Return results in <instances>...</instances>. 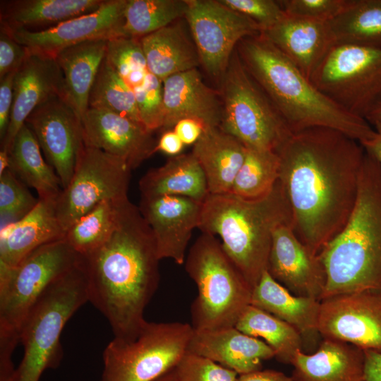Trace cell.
<instances>
[{
  "mask_svg": "<svg viewBox=\"0 0 381 381\" xmlns=\"http://www.w3.org/2000/svg\"><path fill=\"white\" fill-rule=\"evenodd\" d=\"M193 333L187 323L149 322L135 339L113 338L105 347L100 381H153L173 368Z\"/></svg>",
  "mask_w": 381,
  "mask_h": 381,
  "instance_id": "obj_10",
  "label": "cell"
},
{
  "mask_svg": "<svg viewBox=\"0 0 381 381\" xmlns=\"http://www.w3.org/2000/svg\"><path fill=\"white\" fill-rule=\"evenodd\" d=\"M81 256L88 301L107 318L114 338L135 339L158 287L160 260L152 230L139 207L124 200L109 238Z\"/></svg>",
  "mask_w": 381,
  "mask_h": 381,
  "instance_id": "obj_2",
  "label": "cell"
},
{
  "mask_svg": "<svg viewBox=\"0 0 381 381\" xmlns=\"http://www.w3.org/2000/svg\"><path fill=\"white\" fill-rule=\"evenodd\" d=\"M83 143L118 157L131 169L155 153L156 143L141 123L111 111L88 108L82 119Z\"/></svg>",
  "mask_w": 381,
  "mask_h": 381,
  "instance_id": "obj_19",
  "label": "cell"
},
{
  "mask_svg": "<svg viewBox=\"0 0 381 381\" xmlns=\"http://www.w3.org/2000/svg\"><path fill=\"white\" fill-rule=\"evenodd\" d=\"M127 198L99 203L67 229L64 239L80 255L94 251L111 236L121 204Z\"/></svg>",
  "mask_w": 381,
  "mask_h": 381,
  "instance_id": "obj_35",
  "label": "cell"
},
{
  "mask_svg": "<svg viewBox=\"0 0 381 381\" xmlns=\"http://www.w3.org/2000/svg\"><path fill=\"white\" fill-rule=\"evenodd\" d=\"M250 305L295 328L302 337L303 349H312L318 343L320 300L293 294L265 271L253 289Z\"/></svg>",
  "mask_w": 381,
  "mask_h": 381,
  "instance_id": "obj_25",
  "label": "cell"
},
{
  "mask_svg": "<svg viewBox=\"0 0 381 381\" xmlns=\"http://www.w3.org/2000/svg\"><path fill=\"white\" fill-rule=\"evenodd\" d=\"M241 332L255 338H262L274 353V357L291 364L298 351H303L299 332L274 315L250 305L235 326Z\"/></svg>",
  "mask_w": 381,
  "mask_h": 381,
  "instance_id": "obj_34",
  "label": "cell"
},
{
  "mask_svg": "<svg viewBox=\"0 0 381 381\" xmlns=\"http://www.w3.org/2000/svg\"><path fill=\"white\" fill-rule=\"evenodd\" d=\"M246 152L241 141L219 126L205 128L192 154L204 171L209 194L231 192Z\"/></svg>",
  "mask_w": 381,
  "mask_h": 381,
  "instance_id": "obj_28",
  "label": "cell"
},
{
  "mask_svg": "<svg viewBox=\"0 0 381 381\" xmlns=\"http://www.w3.org/2000/svg\"><path fill=\"white\" fill-rule=\"evenodd\" d=\"M220 128L247 149L276 152L292 135L273 104L234 52L220 80Z\"/></svg>",
  "mask_w": 381,
  "mask_h": 381,
  "instance_id": "obj_9",
  "label": "cell"
},
{
  "mask_svg": "<svg viewBox=\"0 0 381 381\" xmlns=\"http://www.w3.org/2000/svg\"><path fill=\"white\" fill-rule=\"evenodd\" d=\"M267 272L293 294L321 300L326 283L324 267L318 255L296 236L291 224L274 230Z\"/></svg>",
  "mask_w": 381,
  "mask_h": 381,
  "instance_id": "obj_18",
  "label": "cell"
},
{
  "mask_svg": "<svg viewBox=\"0 0 381 381\" xmlns=\"http://www.w3.org/2000/svg\"><path fill=\"white\" fill-rule=\"evenodd\" d=\"M88 108L111 111L142 124L133 90L106 56L92 86Z\"/></svg>",
  "mask_w": 381,
  "mask_h": 381,
  "instance_id": "obj_38",
  "label": "cell"
},
{
  "mask_svg": "<svg viewBox=\"0 0 381 381\" xmlns=\"http://www.w3.org/2000/svg\"><path fill=\"white\" fill-rule=\"evenodd\" d=\"M105 0H4L0 29L40 32L69 19L92 13Z\"/></svg>",
  "mask_w": 381,
  "mask_h": 381,
  "instance_id": "obj_27",
  "label": "cell"
},
{
  "mask_svg": "<svg viewBox=\"0 0 381 381\" xmlns=\"http://www.w3.org/2000/svg\"><path fill=\"white\" fill-rule=\"evenodd\" d=\"M65 239L45 244L18 265H0V351L13 353L21 325L46 290L81 261Z\"/></svg>",
  "mask_w": 381,
  "mask_h": 381,
  "instance_id": "obj_8",
  "label": "cell"
},
{
  "mask_svg": "<svg viewBox=\"0 0 381 381\" xmlns=\"http://www.w3.org/2000/svg\"><path fill=\"white\" fill-rule=\"evenodd\" d=\"M9 159L8 169L23 183L34 188L39 199L55 202L62 190L59 177L44 160L40 145L25 123L13 140Z\"/></svg>",
  "mask_w": 381,
  "mask_h": 381,
  "instance_id": "obj_32",
  "label": "cell"
},
{
  "mask_svg": "<svg viewBox=\"0 0 381 381\" xmlns=\"http://www.w3.org/2000/svg\"><path fill=\"white\" fill-rule=\"evenodd\" d=\"M107 41L90 40L67 47L55 58L64 76V99L82 119L90 92L106 56Z\"/></svg>",
  "mask_w": 381,
  "mask_h": 381,
  "instance_id": "obj_29",
  "label": "cell"
},
{
  "mask_svg": "<svg viewBox=\"0 0 381 381\" xmlns=\"http://www.w3.org/2000/svg\"><path fill=\"white\" fill-rule=\"evenodd\" d=\"M173 370L178 381H236L235 371L204 356L186 351Z\"/></svg>",
  "mask_w": 381,
  "mask_h": 381,
  "instance_id": "obj_42",
  "label": "cell"
},
{
  "mask_svg": "<svg viewBox=\"0 0 381 381\" xmlns=\"http://www.w3.org/2000/svg\"><path fill=\"white\" fill-rule=\"evenodd\" d=\"M291 364L295 381H367L364 351L340 341L322 339L314 352L298 351Z\"/></svg>",
  "mask_w": 381,
  "mask_h": 381,
  "instance_id": "obj_24",
  "label": "cell"
},
{
  "mask_svg": "<svg viewBox=\"0 0 381 381\" xmlns=\"http://www.w3.org/2000/svg\"><path fill=\"white\" fill-rule=\"evenodd\" d=\"M318 330L322 339L381 353V290H363L321 300Z\"/></svg>",
  "mask_w": 381,
  "mask_h": 381,
  "instance_id": "obj_14",
  "label": "cell"
},
{
  "mask_svg": "<svg viewBox=\"0 0 381 381\" xmlns=\"http://www.w3.org/2000/svg\"><path fill=\"white\" fill-rule=\"evenodd\" d=\"M279 174V159L276 152L247 149L229 193L244 200L262 199L272 191Z\"/></svg>",
  "mask_w": 381,
  "mask_h": 381,
  "instance_id": "obj_37",
  "label": "cell"
},
{
  "mask_svg": "<svg viewBox=\"0 0 381 381\" xmlns=\"http://www.w3.org/2000/svg\"><path fill=\"white\" fill-rule=\"evenodd\" d=\"M128 0H105L96 11L40 32L5 31L30 53L56 58L64 49L83 42L123 37Z\"/></svg>",
  "mask_w": 381,
  "mask_h": 381,
  "instance_id": "obj_15",
  "label": "cell"
},
{
  "mask_svg": "<svg viewBox=\"0 0 381 381\" xmlns=\"http://www.w3.org/2000/svg\"><path fill=\"white\" fill-rule=\"evenodd\" d=\"M318 257L326 274L321 300L381 290V164L365 151L352 212Z\"/></svg>",
  "mask_w": 381,
  "mask_h": 381,
  "instance_id": "obj_4",
  "label": "cell"
},
{
  "mask_svg": "<svg viewBox=\"0 0 381 381\" xmlns=\"http://www.w3.org/2000/svg\"><path fill=\"white\" fill-rule=\"evenodd\" d=\"M25 184L9 169L0 175V217L2 226L18 221L37 205Z\"/></svg>",
  "mask_w": 381,
  "mask_h": 381,
  "instance_id": "obj_40",
  "label": "cell"
},
{
  "mask_svg": "<svg viewBox=\"0 0 381 381\" xmlns=\"http://www.w3.org/2000/svg\"><path fill=\"white\" fill-rule=\"evenodd\" d=\"M138 207L152 230L159 260L182 265L193 231L200 224L202 202L179 195L141 197Z\"/></svg>",
  "mask_w": 381,
  "mask_h": 381,
  "instance_id": "obj_17",
  "label": "cell"
},
{
  "mask_svg": "<svg viewBox=\"0 0 381 381\" xmlns=\"http://www.w3.org/2000/svg\"><path fill=\"white\" fill-rule=\"evenodd\" d=\"M106 58L132 90L144 83L149 71L140 38L109 40Z\"/></svg>",
  "mask_w": 381,
  "mask_h": 381,
  "instance_id": "obj_39",
  "label": "cell"
},
{
  "mask_svg": "<svg viewBox=\"0 0 381 381\" xmlns=\"http://www.w3.org/2000/svg\"><path fill=\"white\" fill-rule=\"evenodd\" d=\"M10 159L9 152L7 150L1 149L0 151V175L9 168Z\"/></svg>",
  "mask_w": 381,
  "mask_h": 381,
  "instance_id": "obj_53",
  "label": "cell"
},
{
  "mask_svg": "<svg viewBox=\"0 0 381 381\" xmlns=\"http://www.w3.org/2000/svg\"><path fill=\"white\" fill-rule=\"evenodd\" d=\"M140 42L149 72L162 81L200 64L195 44L177 23L143 37Z\"/></svg>",
  "mask_w": 381,
  "mask_h": 381,
  "instance_id": "obj_31",
  "label": "cell"
},
{
  "mask_svg": "<svg viewBox=\"0 0 381 381\" xmlns=\"http://www.w3.org/2000/svg\"><path fill=\"white\" fill-rule=\"evenodd\" d=\"M172 130L185 145H194L202 134L205 128L199 121L192 119L179 120Z\"/></svg>",
  "mask_w": 381,
  "mask_h": 381,
  "instance_id": "obj_47",
  "label": "cell"
},
{
  "mask_svg": "<svg viewBox=\"0 0 381 381\" xmlns=\"http://www.w3.org/2000/svg\"><path fill=\"white\" fill-rule=\"evenodd\" d=\"M277 153L278 181L291 211L292 229L318 255L352 212L365 150L339 131L313 127L293 133Z\"/></svg>",
  "mask_w": 381,
  "mask_h": 381,
  "instance_id": "obj_1",
  "label": "cell"
},
{
  "mask_svg": "<svg viewBox=\"0 0 381 381\" xmlns=\"http://www.w3.org/2000/svg\"><path fill=\"white\" fill-rule=\"evenodd\" d=\"M310 80L343 109L364 118L381 98V48L335 44Z\"/></svg>",
  "mask_w": 381,
  "mask_h": 381,
  "instance_id": "obj_11",
  "label": "cell"
},
{
  "mask_svg": "<svg viewBox=\"0 0 381 381\" xmlns=\"http://www.w3.org/2000/svg\"><path fill=\"white\" fill-rule=\"evenodd\" d=\"M364 119L370 124L381 123V98L365 114Z\"/></svg>",
  "mask_w": 381,
  "mask_h": 381,
  "instance_id": "obj_52",
  "label": "cell"
},
{
  "mask_svg": "<svg viewBox=\"0 0 381 381\" xmlns=\"http://www.w3.org/2000/svg\"><path fill=\"white\" fill-rule=\"evenodd\" d=\"M88 301L86 275L80 262L54 282L23 320L19 333L23 356L12 381H40L47 369L59 366L60 337L73 315Z\"/></svg>",
  "mask_w": 381,
  "mask_h": 381,
  "instance_id": "obj_6",
  "label": "cell"
},
{
  "mask_svg": "<svg viewBox=\"0 0 381 381\" xmlns=\"http://www.w3.org/2000/svg\"><path fill=\"white\" fill-rule=\"evenodd\" d=\"M365 370L367 381H381V353L366 350Z\"/></svg>",
  "mask_w": 381,
  "mask_h": 381,
  "instance_id": "obj_50",
  "label": "cell"
},
{
  "mask_svg": "<svg viewBox=\"0 0 381 381\" xmlns=\"http://www.w3.org/2000/svg\"><path fill=\"white\" fill-rule=\"evenodd\" d=\"M284 224L292 226V215L277 181L272 191L259 200L208 194L198 229L219 236L224 250L253 289L267 271L273 231Z\"/></svg>",
  "mask_w": 381,
  "mask_h": 381,
  "instance_id": "obj_5",
  "label": "cell"
},
{
  "mask_svg": "<svg viewBox=\"0 0 381 381\" xmlns=\"http://www.w3.org/2000/svg\"><path fill=\"white\" fill-rule=\"evenodd\" d=\"M236 381H295L292 377L273 370H259L239 375Z\"/></svg>",
  "mask_w": 381,
  "mask_h": 381,
  "instance_id": "obj_49",
  "label": "cell"
},
{
  "mask_svg": "<svg viewBox=\"0 0 381 381\" xmlns=\"http://www.w3.org/2000/svg\"><path fill=\"white\" fill-rule=\"evenodd\" d=\"M141 197L179 195L203 202L209 194L204 171L191 153L169 157L140 180Z\"/></svg>",
  "mask_w": 381,
  "mask_h": 381,
  "instance_id": "obj_30",
  "label": "cell"
},
{
  "mask_svg": "<svg viewBox=\"0 0 381 381\" xmlns=\"http://www.w3.org/2000/svg\"><path fill=\"white\" fill-rule=\"evenodd\" d=\"M185 16L200 64L213 78L221 80L235 47L244 38L261 33L246 16L218 0H187Z\"/></svg>",
  "mask_w": 381,
  "mask_h": 381,
  "instance_id": "obj_13",
  "label": "cell"
},
{
  "mask_svg": "<svg viewBox=\"0 0 381 381\" xmlns=\"http://www.w3.org/2000/svg\"><path fill=\"white\" fill-rule=\"evenodd\" d=\"M64 237L54 202L39 199L36 207L23 218L1 226L0 265L15 267L38 248Z\"/></svg>",
  "mask_w": 381,
  "mask_h": 381,
  "instance_id": "obj_26",
  "label": "cell"
},
{
  "mask_svg": "<svg viewBox=\"0 0 381 381\" xmlns=\"http://www.w3.org/2000/svg\"><path fill=\"white\" fill-rule=\"evenodd\" d=\"M153 381H178L173 368L162 375Z\"/></svg>",
  "mask_w": 381,
  "mask_h": 381,
  "instance_id": "obj_54",
  "label": "cell"
},
{
  "mask_svg": "<svg viewBox=\"0 0 381 381\" xmlns=\"http://www.w3.org/2000/svg\"><path fill=\"white\" fill-rule=\"evenodd\" d=\"M56 96L64 97V76L56 59L30 53L15 74L10 121L1 149L9 152L28 116Z\"/></svg>",
  "mask_w": 381,
  "mask_h": 381,
  "instance_id": "obj_20",
  "label": "cell"
},
{
  "mask_svg": "<svg viewBox=\"0 0 381 381\" xmlns=\"http://www.w3.org/2000/svg\"><path fill=\"white\" fill-rule=\"evenodd\" d=\"M350 0H282L279 1L289 16L328 22L349 4Z\"/></svg>",
  "mask_w": 381,
  "mask_h": 381,
  "instance_id": "obj_44",
  "label": "cell"
},
{
  "mask_svg": "<svg viewBox=\"0 0 381 381\" xmlns=\"http://www.w3.org/2000/svg\"><path fill=\"white\" fill-rule=\"evenodd\" d=\"M25 124L59 177L62 189L65 188L83 143L81 119L61 96H56L35 109Z\"/></svg>",
  "mask_w": 381,
  "mask_h": 381,
  "instance_id": "obj_16",
  "label": "cell"
},
{
  "mask_svg": "<svg viewBox=\"0 0 381 381\" xmlns=\"http://www.w3.org/2000/svg\"><path fill=\"white\" fill-rule=\"evenodd\" d=\"M133 90L143 126L151 133L162 129L164 121L162 81L148 72L144 83Z\"/></svg>",
  "mask_w": 381,
  "mask_h": 381,
  "instance_id": "obj_41",
  "label": "cell"
},
{
  "mask_svg": "<svg viewBox=\"0 0 381 381\" xmlns=\"http://www.w3.org/2000/svg\"><path fill=\"white\" fill-rule=\"evenodd\" d=\"M373 126L375 131V136L361 144L366 152L381 164V123H376Z\"/></svg>",
  "mask_w": 381,
  "mask_h": 381,
  "instance_id": "obj_51",
  "label": "cell"
},
{
  "mask_svg": "<svg viewBox=\"0 0 381 381\" xmlns=\"http://www.w3.org/2000/svg\"><path fill=\"white\" fill-rule=\"evenodd\" d=\"M187 351L207 358L238 375L261 370L262 361L274 357L273 350L265 341L236 327L193 329Z\"/></svg>",
  "mask_w": 381,
  "mask_h": 381,
  "instance_id": "obj_22",
  "label": "cell"
},
{
  "mask_svg": "<svg viewBox=\"0 0 381 381\" xmlns=\"http://www.w3.org/2000/svg\"><path fill=\"white\" fill-rule=\"evenodd\" d=\"M261 33L309 80L334 45L327 22L289 15Z\"/></svg>",
  "mask_w": 381,
  "mask_h": 381,
  "instance_id": "obj_23",
  "label": "cell"
},
{
  "mask_svg": "<svg viewBox=\"0 0 381 381\" xmlns=\"http://www.w3.org/2000/svg\"><path fill=\"white\" fill-rule=\"evenodd\" d=\"M237 51L292 133L325 127L360 143L375 136V129L364 118L349 113L320 92L262 33L243 39Z\"/></svg>",
  "mask_w": 381,
  "mask_h": 381,
  "instance_id": "obj_3",
  "label": "cell"
},
{
  "mask_svg": "<svg viewBox=\"0 0 381 381\" xmlns=\"http://www.w3.org/2000/svg\"><path fill=\"white\" fill-rule=\"evenodd\" d=\"M16 71L0 79V139L4 140L8 127L13 98V80Z\"/></svg>",
  "mask_w": 381,
  "mask_h": 381,
  "instance_id": "obj_46",
  "label": "cell"
},
{
  "mask_svg": "<svg viewBox=\"0 0 381 381\" xmlns=\"http://www.w3.org/2000/svg\"><path fill=\"white\" fill-rule=\"evenodd\" d=\"M29 54L25 46L0 30V79L16 71Z\"/></svg>",
  "mask_w": 381,
  "mask_h": 381,
  "instance_id": "obj_45",
  "label": "cell"
},
{
  "mask_svg": "<svg viewBox=\"0 0 381 381\" xmlns=\"http://www.w3.org/2000/svg\"><path fill=\"white\" fill-rule=\"evenodd\" d=\"M327 23L334 45L381 48V0H350Z\"/></svg>",
  "mask_w": 381,
  "mask_h": 381,
  "instance_id": "obj_33",
  "label": "cell"
},
{
  "mask_svg": "<svg viewBox=\"0 0 381 381\" xmlns=\"http://www.w3.org/2000/svg\"><path fill=\"white\" fill-rule=\"evenodd\" d=\"M164 121L163 131L171 130L183 119L199 121L205 128L220 126V92L208 87L197 68L172 75L162 81Z\"/></svg>",
  "mask_w": 381,
  "mask_h": 381,
  "instance_id": "obj_21",
  "label": "cell"
},
{
  "mask_svg": "<svg viewBox=\"0 0 381 381\" xmlns=\"http://www.w3.org/2000/svg\"><path fill=\"white\" fill-rule=\"evenodd\" d=\"M185 145L172 130L163 131L160 138L156 143L155 153L161 152L171 157L181 155Z\"/></svg>",
  "mask_w": 381,
  "mask_h": 381,
  "instance_id": "obj_48",
  "label": "cell"
},
{
  "mask_svg": "<svg viewBox=\"0 0 381 381\" xmlns=\"http://www.w3.org/2000/svg\"><path fill=\"white\" fill-rule=\"evenodd\" d=\"M187 0H128L123 37L142 38L185 17Z\"/></svg>",
  "mask_w": 381,
  "mask_h": 381,
  "instance_id": "obj_36",
  "label": "cell"
},
{
  "mask_svg": "<svg viewBox=\"0 0 381 381\" xmlns=\"http://www.w3.org/2000/svg\"><path fill=\"white\" fill-rule=\"evenodd\" d=\"M185 268L198 292L190 308L193 329L235 327L250 305L253 289L221 242L202 233L189 250Z\"/></svg>",
  "mask_w": 381,
  "mask_h": 381,
  "instance_id": "obj_7",
  "label": "cell"
},
{
  "mask_svg": "<svg viewBox=\"0 0 381 381\" xmlns=\"http://www.w3.org/2000/svg\"><path fill=\"white\" fill-rule=\"evenodd\" d=\"M131 170L123 159L83 143L73 176L54 202L56 215L65 233L99 203L128 198Z\"/></svg>",
  "mask_w": 381,
  "mask_h": 381,
  "instance_id": "obj_12",
  "label": "cell"
},
{
  "mask_svg": "<svg viewBox=\"0 0 381 381\" xmlns=\"http://www.w3.org/2000/svg\"><path fill=\"white\" fill-rule=\"evenodd\" d=\"M231 10L253 20L263 32L280 22L286 16L279 1L218 0Z\"/></svg>",
  "mask_w": 381,
  "mask_h": 381,
  "instance_id": "obj_43",
  "label": "cell"
}]
</instances>
